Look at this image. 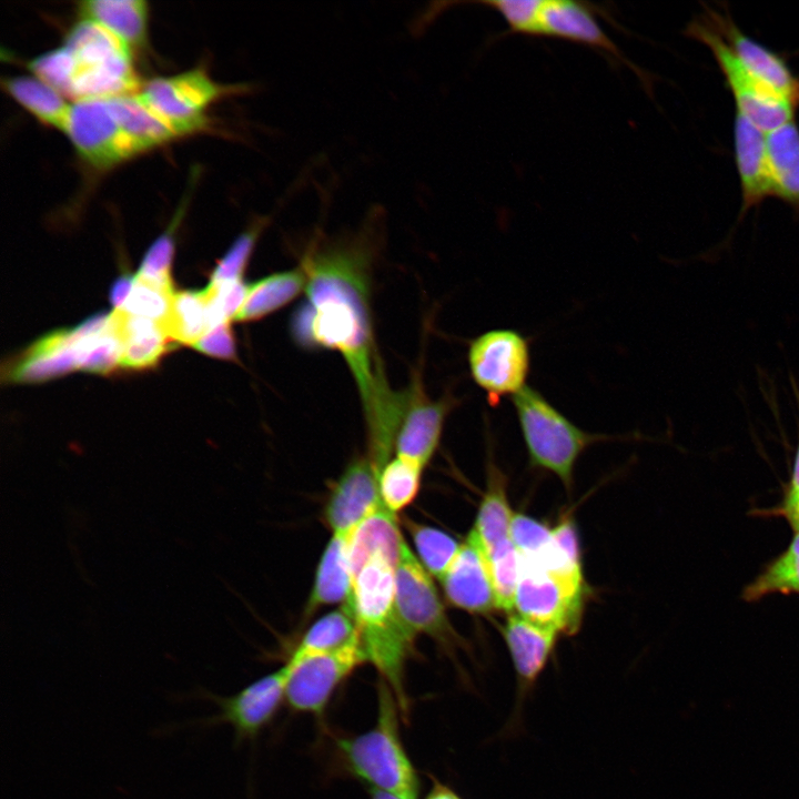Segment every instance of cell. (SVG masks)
Listing matches in <instances>:
<instances>
[{
	"label": "cell",
	"mask_w": 799,
	"mask_h": 799,
	"mask_svg": "<svg viewBox=\"0 0 799 799\" xmlns=\"http://www.w3.org/2000/svg\"><path fill=\"white\" fill-rule=\"evenodd\" d=\"M366 257L362 250L346 247L304 256L307 300L294 321V332L304 345L343 355L364 412L390 387L374 346Z\"/></svg>",
	"instance_id": "6da1fadb"
},
{
	"label": "cell",
	"mask_w": 799,
	"mask_h": 799,
	"mask_svg": "<svg viewBox=\"0 0 799 799\" xmlns=\"http://www.w3.org/2000/svg\"><path fill=\"white\" fill-rule=\"evenodd\" d=\"M396 563L383 554L370 558L354 575L350 606L354 613L367 661L377 669L401 704L405 666L414 653V638L395 605Z\"/></svg>",
	"instance_id": "7a4b0ae2"
},
{
	"label": "cell",
	"mask_w": 799,
	"mask_h": 799,
	"mask_svg": "<svg viewBox=\"0 0 799 799\" xmlns=\"http://www.w3.org/2000/svg\"><path fill=\"white\" fill-rule=\"evenodd\" d=\"M401 721L404 719L395 695L381 680L374 725L361 734L335 738V748L344 771L368 791L418 799L421 781L404 747Z\"/></svg>",
	"instance_id": "3957f363"
},
{
	"label": "cell",
	"mask_w": 799,
	"mask_h": 799,
	"mask_svg": "<svg viewBox=\"0 0 799 799\" xmlns=\"http://www.w3.org/2000/svg\"><path fill=\"white\" fill-rule=\"evenodd\" d=\"M62 45L69 55L65 98L73 102L109 99L140 90L142 82L134 68L133 52L99 23L80 19Z\"/></svg>",
	"instance_id": "277c9868"
},
{
	"label": "cell",
	"mask_w": 799,
	"mask_h": 799,
	"mask_svg": "<svg viewBox=\"0 0 799 799\" xmlns=\"http://www.w3.org/2000/svg\"><path fill=\"white\" fill-rule=\"evenodd\" d=\"M512 402L530 466L554 474L566 489L573 486L583 453L595 443L615 438L581 429L529 385Z\"/></svg>",
	"instance_id": "5b68a950"
},
{
	"label": "cell",
	"mask_w": 799,
	"mask_h": 799,
	"mask_svg": "<svg viewBox=\"0 0 799 799\" xmlns=\"http://www.w3.org/2000/svg\"><path fill=\"white\" fill-rule=\"evenodd\" d=\"M684 33L710 50L732 93L736 111L765 133L793 121L796 107L758 81L745 68L704 12L686 26Z\"/></svg>",
	"instance_id": "8992f818"
},
{
	"label": "cell",
	"mask_w": 799,
	"mask_h": 799,
	"mask_svg": "<svg viewBox=\"0 0 799 799\" xmlns=\"http://www.w3.org/2000/svg\"><path fill=\"white\" fill-rule=\"evenodd\" d=\"M245 90L242 84L219 83L205 70L194 68L150 79L136 93L151 110L189 135L210 125L205 111L212 103Z\"/></svg>",
	"instance_id": "52a82bcc"
},
{
	"label": "cell",
	"mask_w": 799,
	"mask_h": 799,
	"mask_svg": "<svg viewBox=\"0 0 799 799\" xmlns=\"http://www.w3.org/2000/svg\"><path fill=\"white\" fill-rule=\"evenodd\" d=\"M467 362L474 383L485 393L488 405L496 407L527 386L529 338L513 328L488 330L469 342Z\"/></svg>",
	"instance_id": "ba28073f"
},
{
	"label": "cell",
	"mask_w": 799,
	"mask_h": 799,
	"mask_svg": "<svg viewBox=\"0 0 799 799\" xmlns=\"http://www.w3.org/2000/svg\"><path fill=\"white\" fill-rule=\"evenodd\" d=\"M586 597V581L564 578L520 560L512 613L572 635L581 623Z\"/></svg>",
	"instance_id": "9c48e42d"
},
{
	"label": "cell",
	"mask_w": 799,
	"mask_h": 799,
	"mask_svg": "<svg viewBox=\"0 0 799 799\" xmlns=\"http://www.w3.org/2000/svg\"><path fill=\"white\" fill-rule=\"evenodd\" d=\"M289 674L290 668L285 664L231 696H219L203 688L196 690L193 698L213 702L219 711L188 725L202 728L229 725L234 731L236 744L255 739L285 702Z\"/></svg>",
	"instance_id": "30bf717a"
},
{
	"label": "cell",
	"mask_w": 799,
	"mask_h": 799,
	"mask_svg": "<svg viewBox=\"0 0 799 799\" xmlns=\"http://www.w3.org/2000/svg\"><path fill=\"white\" fill-rule=\"evenodd\" d=\"M367 661L360 631L346 645L323 654L286 661L290 674L285 702L291 710L321 717L340 685Z\"/></svg>",
	"instance_id": "8fae6325"
},
{
	"label": "cell",
	"mask_w": 799,
	"mask_h": 799,
	"mask_svg": "<svg viewBox=\"0 0 799 799\" xmlns=\"http://www.w3.org/2000/svg\"><path fill=\"white\" fill-rule=\"evenodd\" d=\"M432 575L403 543L395 567V605L413 635L424 634L453 651L462 639L451 625Z\"/></svg>",
	"instance_id": "7c38bea8"
},
{
	"label": "cell",
	"mask_w": 799,
	"mask_h": 799,
	"mask_svg": "<svg viewBox=\"0 0 799 799\" xmlns=\"http://www.w3.org/2000/svg\"><path fill=\"white\" fill-rule=\"evenodd\" d=\"M64 134L78 155L95 169H109L139 154L120 128L109 99L71 103Z\"/></svg>",
	"instance_id": "4fadbf2b"
},
{
	"label": "cell",
	"mask_w": 799,
	"mask_h": 799,
	"mask_svg": "<svg viewBox=\"0 0 799 799\" xmlns=\"http://www.w3.org/2000/svg\"><path fill=\"white\" fill-rule=\"evenodd\" d=\"M533 37L556 38L586 45L628 67L643 78V71L606 34L595 17V10L587 3L540 0Z\"/></svg>",
	"instance_id": "5bb4252c"
},
{
	"label": "cell",
	"mask_w": 799,
	"mask_h": 799,
	"mask_svg": "<svg viewBox=\"0 0 799 799\" xmlns=\"http://www.w3.org/2000/svg\"><path fill=\"white\" fill-rule=\"evenodd\" d=\"M378 477L367 456L356 457L346 466L324 505L323 517L333 534L350 536L383 506Z\"/></svg>",
	"instance_id": "9a60e30c"
},
{
	"label": "cell",
	"mask_w": 799,
	"mask_h": 799,
	"mask_svg": "<svg viewBox=\"0 0 799 799\" xmlns=\"http://www.w3.org/2000/svg\"><path fill=\"white\" fill-rule=\"evenodd\" d=\"M502 633L516 674V700L510 719L515 725L560 634L552 627L530 621L516 613L508 614Z\"/></svg>",
	"instance_id": "2e32d148"
},
{
	"label": "cell",
	"mask_w": 799,
	"mask_h": 799,
	"mask_svg": "<svg viewBox=\"0 0 799 799\" xmlns=\"http://www.w3.org/2000/svg\"><path fill=\"white\" fill-rule=\"evenodd\" d=\"M704 13L758 81L799 107V78L781 55L744 33L727 11L707 8Z\"/></svg>",
	"instance_id": "e0dca14e"
},
{
	"label": "cell",
	"mask_w": 799,
	"mask_h": 799,
	"mask_svg": "<svg viewBox=\"0 0 799 799\" xmlns=\"http://www.w3.org/2000/svg\"><path fill=\"white\" fill-rule=\"evenodd\" d=\"M439 581L446 600L458 609L473 615L497 609L488 564L472 529Z\"/></svg>",
	"instance_id": "ac0fdd59"
},
{
	"label": "cell",
	"mask_w": 799,
	"mask_h": 799,
	"mask_svg": "<svg viewBox=\"0 0 799 799\" xmlns=\"http://www.w3.org/2000/svg\"><path fill=\"white\" fill-rule=\"evenodd\" d=\"M735 161L745 214L767 198L776 196V185L767 143V133L736 111L734 122Z\"/></svg>",
	"instance_id": "d6986e66"
},
{
	"label": "cell",
	"mask_w": 799,
	"mask_h": 799,
	"mask_svg": "<svg viewBox=\"0 0 799 799\" xmlns=\"http://www.w3.org/2000/svg\"><path fill=\"white\" fill-rule=\"evenodd\" d=\"M455 401L447 395L436 401L429 400L425 397L417 383L396 435L394 448L396 456L424 469L439 444L445 419Z\"/></svg>",
	"instance_id": "ffe728a7"
},
{
	"label": "cell",
	"mask_w": 799,
	"mask_h": 799,
	"mask_svg": "<svg viewBox=\"0 0 799 799\" xmlns=\"http://www.w3.org/2000/svg\"><path fill=\"white\" fill-rule=\"evenodd\" d=\"M79 326L51 333L19 355L7 372L13 382H42L80 368Z\"/></svg>",
	"instance_id": "44dd1931"
},
{
	"label": "cell",
	"mask_w": 799,
	"mask_h": 799,
	"mask_svg": "<svg viewBox=\"0 0 799 799\" xmlns=\"http://www.w3.org/2000/svg\"><path fill=\"white\" fill-rule=\"evenodd\" d=\"M348 538L350 536L333 534L325 546L305 605V617L327 605L350 604L353 575L348 559Z\"/></svg>",
	"instance_id": "7402d4cb"
},
{
	"label": "cell",
	"mask_w": 799,
	"mask_h": 799,
	"mask_svg": "<svg viewBox=\"0 0 799 799\" xmlns=\"http://www.w3.org/2000/svg\"><path fill=\"white\" fill-rule=\"evenodd\" d=\"M110 317L121 344V366L150 367L168 351L171 340L161 323L119 310H114Z\"/></svg>",
	"instance_id": "603a6c76"
},
{
	"label": "cell",
	"mask_w": 799,
	"mask_h": 799,
	"mask_svg": "<svg viewBox=\"0 0 799 799\" xmlns=\"http://www.w3.org/2000/svg\"><path fill=\"white\" fill-rule=\"evenodd\" d=\"M109 103L120 128L139 154L186 135L151 110L138 93L109 98Z\"/></svg>",
	"instance_id": "cb8c5ba5"
},
{
	"label": "cell",
	"mask_w": 799,
	"mask_h": 799,
	"mask_svg": "<svg viewBox=\"0 0 799 799\" xmlns=\"http://www.w3.org/2000/svg\"><path fill=\"white\" fill-rule=\"evenodd\" d=\"M80 19L108 29L132 52L146 45L149 6L143 0H85L78 4Z\"/></svg>",
	"instance_id": "d4e9b609"
},
{
	"label": "cell",
	"mask_w": 799,
	"mask_h": 799,
	"mask_svg": "<svg viewBox=\"0 0 799 799\" xmlns=\"http://www.w3.org/2000/svg\"><path fill=\"white\" fill-rule=\"evenodd\" d=\"M514 512L507 495V481L502 471L489 461L487 487L479 502L472 528L484 554L512 542L510 527Z\"/></svg>",
	"instance_id": "484cf974"
},
{
	"label": "cell",
	"mask_w": 799,
	"mask_h": 799,
	"mask_svg": "<svg viewBox=\"0 0 799 799\" xmlns=\"http://www.w3.org/2000/svg\"><path fill=\"white\" fill-rule=\"evenodd\" d=\"M404 540L396 514L384 505L381 506L350 535L348 559L352 575L376 554H383L397 564Z\"/></svg>",
	"instance_id": "4316f807"
},
{
	"label": "cell",
	"mask_w": 799,
	"mask_h": 799,
	"mask_svg": "<svg viewBox=\"0 0 799 799\" xmlns=\"http://www.w3.org/2000/svg\"><path fill=\"white\" fill-rule=\"evenodd\" d=\"M2 88L39 122L65 132L71 104L53 87L36 75H17L3 79Z\"/></svg>",
	"instance_id": "83f0119b"
},
{
	"label": "cell",
	"mask_w": 799,
	"mask_h": 799,
	"mask_svg": "<svg viewBox=\"0 0 799 799\" xmlns=\"http://www.w3.org/2000/svg\"><path fill=\"white\" fill-rule=\"evenodd\" d=\"M307 275L302 265L277 272L247 285L244 302L234 320L250 322L282 309L305 290Z\"/></svg>",
	"instance_id": "f1b7e54d"
},
{
	"label": "cell",
	"mask_w": 799,
	"mask_h": 799,
	"mask_svg": "<svg viewBox=\"0 0 799 799\" xmlns=\"http://www.w3.org/2000/svg\"><path fill=\"white\" fill-rule=\"evenodd\" d=\"M776 196L799 210V128L795 121L767 133Z\"/></svg>",
	"instance_id": "f546056e"
},
{
	"label": "cell",
	"mask_w": 799,
	"mask_h": 799,
	"mask_svg": "<svg viewBox=\"0 0 799 799\" xmlns=\"http://www.w3.org/2000/svg\"><path fill=\"white\" fill-rule=\"evenodd\" d=\"M358 634L354 613L348 604L323 615L304 633L287 661L335 650Z\"/></svg>",
	"instance_id": "4dcf8cb0"
},
{
	"label": "cell",
	"mask_w": 799,
	"mask_h": 799,
	"mask_svg": "<svg viewBox=\"0 0 799 799\" xmlns=\"http://www.w3.org/2000/svg\"><path fill=\"white\" fill-rule=\"evenodd\" d=\"M162 325L171 341L193 346L211 328L204 292L174 293Z\"/></svg>",
	"instance_id": "1f68e13d"
},
{
	"label": "cell",
	"mask_w": 799,
	"mask_h": 799,
	"mask_svg": "<svg viewBox=\"0 0 799 799\" xmlns=\"http://www.w3.org/2000/svg\"><path fill=\"white\" fill-rule=\"evenodd\" d=\"M773 593L799 594V533L789 547L746 587L744 598L755 601Z\"/></svg>",
	"instance_id": "d6a6232c"
},
{
	"label": "cell",
	"mask_w": 799,
	"mask_h": 799,
	"mask_svg": "<svg viewBox=\"0 0 799 799\" xmlns=\"http://www.w3.org/2000/svg\"><path fill=\"white\" fill-rule=\"evenodd\" d=\"M418 560L434 577L441 579L456 557L461 544L449 534L427 525L406 519Z\"/></svg>",
	"instance_id": "836d02e7"
},
{
	"label": "cell",
	"mask_w": 799,
	"mask_h": 799,
	"mask_svg": "<svg viewBox=\"0 0 799 799\" xmlns=\"http://www.w3.org/2000/svg\"><path fill=\"white\" fill-rule=\"evenodd\" d=\"M423 469L395 456L382 468L378 477L383 505L393 514L408 506L417 496Z\"/></svg>",
	"instance_id": "e575fe53"
},
{
	"label": "cell",
	"mask_w": 799,
	"mask_h": 799,
	"mask_svg": "<svg viewBox=\"0 0 799 799\" xmlns=\"http://www.w3.org/2000/svg\"><path fill=\"white\" fill-rule=\"evenodd\" d=\"M173 295L172 285L159 284L135 275L125 303L118 310L162 324L169 314Z\"/></svg>",
	"instance_id": "d590c367"
},
{
	"label": "cell",
	"mask_w": 799,
	"mask_h": 799,
	"mask_svg": "<svg viewBox=\"0 0 799 799\" xmlns=\"http://www.w3.org/2000/svg\"><path fill=\"white\" fill-rule=\"evenodd\" d=\"M263 224V222H257L234 240L214 269L211 282L229 283L242 281V275L247 266Z\"/></svg>",
	"instance_id": "8d00e7d4"
},
{
	"label": "cell",
	"mask_w": 799,
	"mask_h": 799,
	"mask_svg": "<svg viewBox=\"0 0 799 799\" xmlns=\"http://www.w3.org/2000/svg\"><path fill=\"white\" fill-rule=\"evenodd\" d=\"M474 3L496 11L505 20L509 33L533 37L540 0H485Z\"/></svg>",
	"instance_id": "74e56055"
},
{
	"label": "cell",
	"mask_w": 799,
	"mask_h": 799,
	"mask_svg": "<svg viewBox=\"0 0 799 799\" xmlns=\"http://www.w3.org/2000/svg\"><path fill=\"white\" fill-rule=\"evenodd\" d=\"M552 526L526 514L514 513L510 537L522 557L540 552L552 539Z\"/></svg>",
	"instance_id": "f35d334b"
},
{
	"label": "cell",
	"mask_w": 799,
	"mask_h": 799,
	"mask_svg": "<svg viewBox=\"0 0 799 799\" xmlns=\"http://www.w3.org/2000/svg\"><path fill=\"white\" fill-rule=\"evenodd\" d=\"M174 253L172 233L166 231L146 251L136 275L163 285H172L170 269Z\"/></svg>",
	"instance_id": "ab89813d"
},
{
	"label": "cell",
	"mask_w": 799,
	"mask_h": 799,
	"mask_svg": "<svg viewBox=\"0 0 799 799\" xmlns=\"http://www.w3.org/2000/svg\"><path fill=\"white\" fill-rule=\"evenodd\" d=\"M193 346L206 355L229 361L236 360L235 341L230 322L211 327Z\"/></svg>",
	"instance_id": "60d3db41"
},
{
	"label": "cell",
	"mask_w": 799,
	"mask_h": 799,
	"mask_svg": "<svg viewBox=\"0 0 799 799\" xmlns=\"http://www.w3.org/2000/svg\"><path fill=\"white\" fill-rule=\"evenodd\" d=\"M133 282V276L124 275L119 277L112 285L110 291V300L111 303L114 305L115 310L121 309L122 305L125 303L131 292Z\"/></svg>",
	"instance_id": "b9f144b4"
},
{
	"label": "cell",
	"mask_w": 799,
	"mask_h": 799,
	"mask_svg": "<svg viewBox=\"0 0 799 799\" xmlns=\"http://www.w3.org/2000/svg\"><path fill=\"white\" fill-rule=\"evenodd\" d=\"M781 514L787 518L793 530L799 533V492H788L781 507Z\"/></svg>",
	"instance_id": "7bdbcfd3"
},
{
	"label": "cell",
	"mask_w": 799,
	"mask_h": 799,
	"mask_svg": "<svg viewBox=\"0 0 799 799\" xmlns=\"http://www.w3.org/2000/svg\"><path fill=\"white\" fill-rule=\"evenodd\" d=\"M424 799H463L454 789L432 778V786Z\"/></svg>",
	"instance_id": "ee69618b"
},
{
	"label": "cell",
	"mask_w": 799,
	"mask_h": 799,
	"mask_svg": "<svg viewBox=\"0 0 799 799\" xmlns=\"http://www.w3.org/2000/svg\"><path fill=\"white\" fill-rule=\"evenodd\" d=\"M796 395H797V402H798V408H799V392L798 391H796ZM798 426H799V424H798ZM789 490L799 492V432H798V445H797L795 461H793V467H792Z\"/></svg>",
	"instance_id": "f6af8a7d"
},
{
	"label": "cell",
	"mask_w": 799,
	"mask_h": 799,
	"mask_svg": "<svg viewBox=\"0 0 799 799\" xmlns=\"http://www.w3.org/2000/svg\"><path fill=\"white\" fill-rule=\"evenodd\" d=\"M371 799H397L395 797H392L390 795L378 792V791H368Z\"/></svg>",
	"instance_id": "bcb514c9"
}]
</instances>
